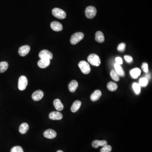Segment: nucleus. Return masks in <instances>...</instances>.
Segmentation results:
<instances>
[{
	"mask_svg": "<svg viewBox=\"0 0 152 152\" xmlns=\"http://www.w3.org/2000/svg\"><path fill=\"white\" fill-rule=\"evenodd\" d=\"M88 61L91 65L98 67L101 64V60L100 57L97 55L92 54L88 56L87 57Z\"/></svg>",
	"mask_w": 152,
	"mask_h": 152,
	"instance_id": "f257e3e1",
	"label": "nucleus"
},
{
	"mask_svg": "<svg viewBox=\"0 0 152 152\" xmlns=\"http://www.w3.org/2000/svg\"><path fill=\"white\" fill-rule=\"evenodd\" d=\"M52 14L55 17L59 19H64L67 17V14L63 10L55 8L52 10Z\"/></svg>",
	"mask_w": 152,
	"mask_h": 152,
	"instance_id": "f03ea898",
	"label": "nucleus"
},
{
	"mask_svg": "<svg viewBox=\"0 0 152 152\" xmlns=\"http://www.w3.org/2000/svg\"><path fill=\"white\" fill-rule=\"evenodd\" d=\"M84 37L83 33L77 32L72 35L70 39V42L72 45H75L81 41Z\"/></svg>",
	"mask_w": 152,
	"mask_h": 152,
	"instance_id": "7ed1b4c3",
	"label": "nucleus"
},
{
	"mask_svg": "<svg viewBox=\"0 0 152 152\" xmlns=\"http://www.w3.org/2000/svg\"><path fill=\"white\" fill-rule=\"evenodd\" d=\"M78 66L82 72L85 75H87L91 72V69L90 65L85 61H81L79 63Z\"/></svg>",
	"mask_w": 152,
	"mask_h": 152,
	"instance_id": "20e7f679",
	"label": "nucleus"
},
{
	"mask_svg": "<svg viewBox=\"0 0 152 152\" xmlns=\"http://www.w3.org/2000/svg\"><path fill=\"white\" fill-rule=\"evenodd\" d=\"M97 10L95 7L89 6L86 9L85 14L86 17L88 19H93L95 16Z\"/></svg>",
	"mask_w": 152,
	"mask_h": 152,
	"instance_id": "39448f33",
	"label": "nucleus"
},
{
	"mask_svg": "<svg viewBox=\"0 0 152 152\" xmlns=\"http://www.w3.org/2000/svg\"><path fill=\"white\" fill-rule=\"evenodd\" d=\"M28 81L27 77L25 76H21L18 81V88L20 91H23L26 89L28 85Z\"/></svg>",
	"mask_w": 152,
	"mask_h": 152,
	"instance_id": "423d86ee",
	"label": "nucleus"
},
{
	"mask_svg": "<svg viewBox=\"0 0 152 152\" xmlns=\"http://www.w3.org/2000/svg\"><path fill=\"white\" fill-rule=\"evenodd\" d=\"M39 57L40 59H47L51 60L53 59V54L48 50L44 49L40 52L39 55Z\"/></svg>",
	"mask_w": 152,
	"mask_h": 152,
	"instance_id": "0eeeda50",
	"label": "nucleus"
},
{
	"mask_svg": "<svg viewBox=\"0 0 152 152\" xmlns=\"http://www.w3.org/2000/svg\"><path fill=\"white\" fill-rule=\"evenodd\" d=\"M44 136L46 138L53 139L56 137L57 133L54 130L48 129L44 132Z\"/></svg>",
	"mask_w": 152,
	"mask_h": 152,
	"instance_id": "6e6552de",
	"label": "nucleus"
},
{
	"mask_svg": "<svg viewBox=\"0 0 152 152\" xmlns=\"http://www.w3.org/2000/svg\"><path fill=\"white\" fill-rule=\"evenodd\" d=\"M30 49H31V48H30L29 46H23L19 48V50H18V53L20 56L24 57L29 53L30 52Z\"/></svg>",
	"mask_w": 152,
	"mask_h": 152,
	"instance_id": "1a4fd4ad",
	"label": "nucleus"
},
{
	"mask_svg": "<svg viewBox=\"0 0 152 152\" xmlns=\"http://www.w3.org/2000/svg\"><path fill=\"white\" fill-rule=\"evenodd\" d=\"M44 96V93L42 91L38 90L33 93L32 98L35 101H39L41 100Z\"/></svg>",
	"mask_w": 152,
	"mask_h": 152,
	"instance_id": "9d476101",
	"label": "nucleus"
},
{
	"mask_svg": "<svg viewBox=\"0 0 152 152\" xmlns=\"http://www.w3.org/2000/svg\"><path fill=\"white\" fill-rule=\"evenodd\" d=\"M49 118L51 120H60L62 119L63 115L60 112L53 111L49 114Z\"/></svg>",
	"mask_w": 152,
	"mask_h": 152,
	"instance_id": "9b49d317",
	"label": "nucleus"
},
{
	"mask_svg": "<svg viewBox=\"0 0 152 152\" xmlns=\"http://www.w3.org/2000/svg\"><path fill=\"white\" fill-rule=\"evenodd\" d=\"M51 29L55 31H60L63 30V25L61 23L57 21L52 22L50 25Z\"/></svg>",
	"mask_w": 152,
	"mask_h": 152,
	"instance_id": "f8f14e48",
	"label": "nucleus"
},
{
	"mask_svg": "<svg viewBox=\"0 0 152 152\" xmlns=\"http://www.w3.org/2000/svg\"><path fill=\"white\" fill-rule=\"evenodd\" d=\"M50 60L47 59H40L38 62V66L41 69H45L50 65Z\"/></svg>",
	"mask_w": 152,
	"mask_h": 152,
	"instance_id": "ddd939ff",
	"label": "nucleus"
},
{
	"mask_svg": "<svg viewBox=\"0 0 152 152\" xmlns=\"http://www.w3.org/2000/svg\"><path fill=\"white\" fill-rule=\"evenodd\" d=\"M92 145L94 148H97L99 146L103 147L107 145V142L106 140L100 141V140H96L93 142Z\"/></svg>",
	"mask_w": 152,
	"mask_h": 152,
	"instance_id": "4468645a",
	"label": "nucleus"
},
{
	"mask_svg": "<svg viewBox=\"0 0 152 152\" xmlns=\"http://www.w3.org/2000/svg\"><path fill=\"white\" fill-rule=\"evenodd\" d=\"M78 87V83L76 80L71 81L69 85V89L71 92L74 93Z\"/></svg>",
	"mask_w": 152,
	"mask_h": 152,
	"instance_id": "2eb2a0df",
	"label": "nucleus"
},
{
	"mask_svg": "<svg viewBox=\"0 0 152 152\" xmlns=\"http://www.w3.org/2000/svg\"><path fill=\"white\" fill-rule=\"evenodd\" d=\"M102 95L101 92L99 90H96L94 93L92 94L91 96V99L92 101H95L98 100Z\"/></svg>",
	"mask_w": 152,
	"mask_h": 152,
	"instance_id": "dca6fc26",
	"label": "nucleus"
},
{
	"mask_svg": "<svg viewBox=\"0 0 152 152\" xmlns=\"http://www.w3.org/2000/svg\"><path fill=\"white\" fill-rule=\"evenodd\" d=\"M95 40L99 43H103L105 41V38L104 34L100 31H97L95 33Z\"/></svg>",
	"mask_w": 152,
	"mask_h": 152,
	"instance_id": "f3484780",
	"label": "nucleus"
},
{
	"mask_svg": "<svg viewBox=\"0 0 152 152\" xmlns=\"http://www.w3.org/2000/svg\"><path fill=\"white\" fill-rule=\"evenodd\" d=\"M54 105L56 110L58 111H61L63 109V105L59 99H56L54 101Z\"/></svg>",
	"mask_w": 152,
	"mask_h": 152,
	"instance_id": "a211bd4d",
	"label": "nucleus"
},
{
	"mask_svg": "<svg viewBox=\"0 0 152 152\" xmlns=\"http://www.w3.org/2000/svg\"><path fill=\"white\" fill-rule=\"evenodd\" d=\"M82 103L79 101H76L72 104V106L71 108V110L73 113H75L77 112L80 108Z\"/></svg>",
	"mask_w": 152,
	"mask_h": 152,
	"instance_id": "6ab92c4d",
	"label": "nucleus"
},
{
	"mask_svg": "<svg viewBox=\"0 0 152 152\" xmlns=\"http://www.w3.org/2000/svg\"><path fill=\"white\" fill-rule=\"evenodd\" d=\"M114 66H115V71L119 75L121 76V77H124L125 75V73L121 65L116 63L115 64Z\"/></svg>",
	"mask_w": 152,
	"mask_h": 152,
	"instance_id": "aec40b11",
	"label": "nucleus"
},
{
	"mask_svg": "<svg viewBox=\"0 0 152 152\" xmlns=\"http://www.w3.org/2000/svg\"><path fill=\"white\" fill-rule=\"evenodd\" d=\"M29 129V125L25 123L21 124L19 127V131L21 134H25L26 133Z\"/></svg>",
	"mask_w": 152,
	"mask_h": 152,
	"instance_id": "412c9836",
	"label": "nucleus"
},
{
	"mask_svg": "<svg viewBox=\"0 0 152 152\" xmlns=\"http://www.w3.org/2000/svg\"><path fill=\"white\" fill-rule=\"evenodd\" d=\"M141 73V70L139 68H135L131 70L130 71L131 75L133 78L134 79L137 78L140 75Z\"/></svg>",
	"mask_w": 152,
	"mask_h": 152,
	"instance_id": "4be33fe9",
	"label": "nucleus"
},
{
	"mask_svg": "<svg viewBox=\"0 0 152 152\" xmlns=\"http://www.w3.org/2000/svg\"><path fill=\"white\" fill-rule=\"evenodd\" d=\"M9 64L7 62L2 61L0 63V73L5 72L8 68Z\"/></svg>",
	"mask_w": 152,
	"mask_h": 152,
	"instance_id": "5701e85b",
	"label": "nucleus"
},
{
	"mask_svg": "<svg viewBox=\"0 0 152 152\" xmlns=\"http://www.w3.org/2000/svg\"><path fill=\"white\" fill-rule=\"evenodd\" d=\"M107 87L109 91H115L117 89V85L115 83L110 82L108 83Z\"/></svg>",
	"mask_w": 152,
	"mask_h": 152,
	"instance_id": "b1692460",
	"label": "nucleus"
},
{
	"mask_svg": "<svg viewBox=\"0 0 152 152\" xmlns=\"http://www.w3.org/2000/svg\"><path fill=\"white\" fill-rule=\"evenodd\" d=\"M132 86H133V88L135 93L138 95L141 92V86L139 85V84L136 83H134Z\"/></svg>",
	"mask_w": 152,
	"mask_h": 152,
	"instance_id": "393cba45",
	"label": "nucleus"
},
{
	"mask_svg": "<svg viewBox=\"0 0 152 152\" xmlns=\"http://www.w3.org/2000/svg\"><path fill=\"white\" fill-rule=\"evenodd\" d=\"M110 76H111L112 78L115 81L118 82L120 80L119 75L117 73V72L115 71L112 70L111 71V72H110Z\"/></svg>",
	"mask_w": 152,
	"mask_h": 152,
	"instance_id": "a878e982",
	"label": "nucleus"
},
{
	"mask_svg": "<svg viewBox=\"0 0 152 152\" xmlns=\"http://www.w3.org/2000/svg\"><path fill=\"white\" fill-rule=\"evenodd\" d=\"M148 80L145 77L142 78L139 80V85L140 86L145 87L147 85Z\"/></svg>",
	"mask_w": 152,
	"mask_h": 152,
	"instance_id": "bb28decb",
	"label": "nucleus"
},
{
	"mask_svg": "<svg viewBox=\"0 0 152 152\" xmlns=\"http://www.w3.org/2000/svg\"><path fill=\"white\" fill-rule=\"evenodd\" d=\"M10 152H24V151L21 147L17 146L12 147Z\"/></svg>",
	"mask_w": 152,
	"mask_h": 152,
	"instance_id": "cd10ccee",
	"label": "nucleus"
},
{
	"mask_svg": "<svg viewBox=\"0 0 152 152\" xmlns=\"http://www.w3.org/2000/svg\"><path fill=\"white\" fill-rule=\"evenodd\" d=\"M112 147L109 145H107L103 147V148L101 150V152H111L112 151Z\"/></svg>",
	"mask_w": 152,
	"mask_h": 152,
	"instance_id": "c85d7f7f",
	"label": "nucleus"
},
{
	"mask_svg": "<svg viewBox=\"0 0 152 152\" xmlns=\"http://www.w3.org/2000/svg\"><path fill=\"white\" fill-rule=\"evenodd\" d=\"M125 47H126V45H125V43H121L118 45V47H117V50L120 52H123L125 49Z\"/></svg>",
	"mask_w": 152,
	"mask_h": 152,
	"instance_id": "c756f323",
	"label": "nucleus"
},
{
	"mask_svg": "<svg viewBox=\"0 0 152 152\" xmlns=\"http://www.w3.org/2000/svg\"><path fill=\"white\" fill-rule=\"evenodd\" d=\"M142 69L144 72L147 73L148 72V66L147 63H144L143 64V66L142 67Z\"/></svg>",
	"mask_w": 152,
	"mask_h": 152,
	"instance_id": "7c9ffc66",
	"label": "nucleus"
},
{
	"mask_svg": "<svg viewBox=\"0 0 152 152\" xmlns=\"http://www.w3.org/2000/svg\"><path fill=\"white\" fill-rule=\"evenodd\" d=\"M124 58L126 61L129 63L132 62L133 61V58L131 56H129V55H125L124 56Z\"/></svg>",
	"mask_w": 152,
	"mask_h": 152,
	"instance_id": "2f4dec72",
	"label": "nucleus"
},
{
	"mask_svg": "<svg viewBox=\"0 0 152 152\" xmlns=\"http://www.w3.org/2000/svg\"><path fill=\"white\" fill-rule=\"evenodd\" d=\"M116 62L117 63V64H123V60L121 57H117L115 58Z\"/></svg>",
	"mask_w": 152,
	"mask_h": 152,
	"instance_id": "473e14b6",
	"label": "nucleus"
},
{
	"mask_svg": "<svg viewBox=\"0 0 152 152\" xmlns=\"http://www.w3.org/2000/svg\"><path fill=\"white\" fill-rule=\"evenodd\" d=\"M150 77H150V74H147V75H146L145 78H146L147 79H150Z\"/></svg>",
	"mask_w": 152,
	"mask_h": 152,
	"instance_id": "72a5a7b5",
	"label": "nucleus"
},
{
	"mask_svg": "<svg viewBox=\"0 0 152 152\" xmlns=\"http://www.w3.org/2000/svg\"><path fill=\"white\" fill-rule=\"evenodd\" d=\"M57 152H63L62 151H61V150H59V151H57Z\"/></svg>",
	"mask_w": 152,
	"mask_h": 152,
	"instance_id": "f704fd0d",
	"label": "nucleus"
}]
</instances>
